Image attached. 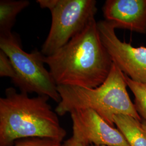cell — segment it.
Returning a JSON list of instances; mask_svg holds the SVG:
<instances>
[{"mask_svg":"<svg viewBox=\"0 0 146 146\" xmlns=\"http://www.w3.org/2000/svg\"><path fill=\"white\" fill-rule=\"evenodd\" d=\"M114 123L129 146H146V131L140 121L129 115H115Z\"/></svg>","mask_w":146,"mask_h":146,"instance_id":"9c48e42d","label":"cell"},{"mask_svg":"<svg viewBox=\"0 0 146 146\" xmlns=\"http://www.w3.org/2000/svg\"><path fill=\"white\" fill-rule=\"evenodd\" d=\"M42 8L49 9L52 23L41 52L50 56L84 31L95 20L98 11L95 0H37Z\"/></svg>","mask_w":146,"mask_h":146,"instance_id":"5b68a950","label":"cell"},{"mask_svg":"<svg viewBox=\"0 0 146 146\" xmlns=\"http://www.w3.org/2000/svg\"><path fill=\"white\" fill-rule=\"evenodd\" d=\"M0 76L10 78L11 80L15 76V72L12 63L2 50H0Z\"/></svg>","mask_w":146,"mask_h":146,"instance_id":"4fadbf2b","label":"cell"},{"mask_svg":"<svg viewBox=\"0 0 146 146\" xmlns=\"http://www.w3.org/2000/svg\"><path fill=\"white\" fill-rule=\"evenodd\" d=\"M29 5L27 0L0 1V36L12 33L17 16Z\"/></svg>","mask_w":146,"mask_h":146,"instance_id":"30bf717a","label":"cell"},{"mask_svg":"<svg viewBox=\"0 0 146 146\" xmlns=\"http://www.w3.org/2000/svg\"><path fill=\"white\" fill-rule=\"evenodd\" d=\"M73 135L87 145L129 146L124 136L91 110H74L70 113Z\"/></svg>","mask_w":146,"mask_h":146,"instance_id":"52a82bcc","label":"cell"},{"mask_svg":"<svg viewBox=\"0 0 146 146\" xmlns=\"http://www.w3.org/2000/svg\"><path fill=\"white\" fill-rule=\"evenodd\" d=\"M143 128L144 129V130L146 131V120H143L142 122H141Z\"/></svg>","mask_w":146,"mask_h":146,"instance_id":"9a60e30c","label":"cell"},{"mask_svg":"<svg viewBox=\"0 0 146 146\" xmlns=\"http://www.w3.org/2000/svg\"><path fill=\"white\" fill-rule=\"evenodd\" d=\"M0 49L5 52L13 65L15 76L11 81L21 93H35L48 96L58 104L60 102L58 86L44 67V56L41 51L26 52L19 38L13 33L0 36Z\"/></svg>","mask_w":146,"mask_h":146,"instance_id":"277c9868","label":"cell"},{"mask_svg":"<svg viewBox=\"0 0 146 146\" xmlns=\"http://www.w3.org/2000/svg\"><path fill=\"white\" fill-rule=\"evenodd\" d=\"M127 87L124 74L113 63L108 78L98 87L58 86L61 101L55 111L58 115L63 116L74 110H93L113 127L115 115H129L141 121Z\"/></svg>","mask_w":146,"mask_h":146,"instance_id":"3957f363","label":"cell"},{"mask_svg":"<svg viewBox=\"0 0 146 146\" xmlns=\"http://www.w3.org/2000/svg\"><path fill=\"white\" fill-rule=\"evenodd\" d=\"M102 11L116 29L146 34V0H107Z\"/></svg>","mask_w":146,"mask_h":146,"instance_id":"ba28073f","label":"cell"},{"mask_svg":"<svg viewBox=\"0 0 146 146\" xmlns=\"http://www.w3.org/2000/svg\"><path fill=\"white\" fill-rule=\"evenodd\" d=\"M124 77L127 86L134 95V105L137 112L146 121V84L134 81L125 74Z\"/></svg>","mask_w":146,"mask_h":146,"instance_id":"8fae6325","label":"cell"},{"mask_svg":"<svg viewBox=\"0 0 146 146\" xmlns=\"http://www.w3.org/2000/svg\"><path fill=\"white\" fill-rule=\"evenodd\" d=\"M43 61L58 86L87 88L103 84L113 64L102 42L95 20L58 51L44 56Z\"/></svg>","mask_w":146,"mask_h":146,"instance_id":"6da1fadb","label":"cell"},{"mask_svg":"<svg viewBox=\"0 0 146 146\" xmlns=\"http://www.w3.org/2000/svg\"><path fill=\"white\" fill-rule=\"evenodd\" d=\"M49 99L6 89L5 96L0 99V146H11L17 140L34 137L62 141L66 131Z\"/></svg>","mask_w":146,"mask_h":146,"instance_id":"7a4b0ae2","label":"cell"},{"mask_svg":"<svg viewBox=\"0 0 146 146\" xmlns=\"http://www.w3.org/2000/svg\"><path fill=\"white\" fill-rule=\"evenodd\" d=\"M102 43L114 63L132 80L146 84V47L135 48L121 41L115 27L106 20L98 22Z\"/></svg>","mask_w":146,"mask_h":146,"instance_id":"8992f818","label":"cell"},{"mask_svg":"<svg viewBox=\"0 0 146 146\" xmlns=\"http://www.w3.org/2000/svg\"><path fill=\"white\" fill-rule=\"evenodd\" d=\"M61 142L46 138H27L16 141L11 146H60Z\"/></svg>","mask_w":146,"mask_h":146,"instance_id":"7c38bea8","label":"cell"},{"mask_svg":"<svg viewBox=\"0 0 146 146\" xmlns=\"http://www.w3.org/2000/svg\"><path fill=\"white\" fill-rule=\"evenodd\" d=\"M89 146H96V145H90Z\"/></svg>","mask_w":146,"mask_h":146,"instance_id":"2e32d148","label":"cell"},{"mask_svg":"<svg viewBox=\"0 0 146 146\" xmlns=\"http://www.w3.org/2000/svg\"><path fill=\"white\" fill-rule=\"evenodd\" d=\"M60 146H88L82 141L80 140L75 136H72L70 139L65 141Z\"/></svg>","mask_w":146,"mask_h":146,"instance_id":"5bb4252c","label":"cell"}]
</instances>
